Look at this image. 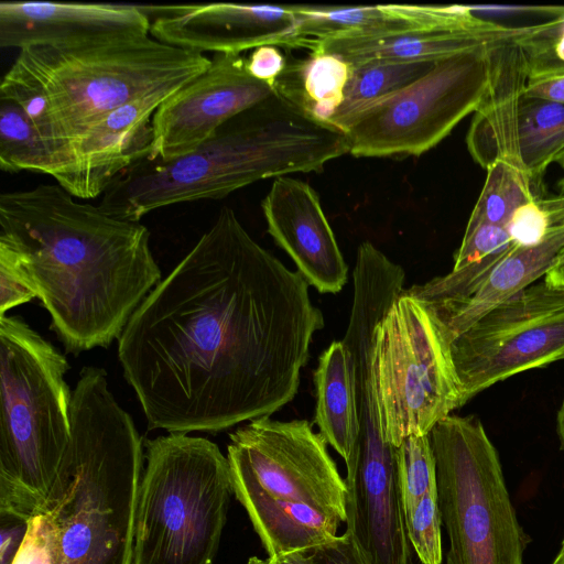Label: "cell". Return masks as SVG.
Segmentation results:
<instances>
[{"label":"cell","instance_id":"27","mask_svg":"<svg viewBox=\"0 0 564 564\" xmlns=\"http://www.w3.org/2000/svg\"><path fill=\"white\" fill-rule=\"evenodd\" d=\"M486 171L485 184L466 228L479 224L506 227L517 208L541 198L522 167L507 161H496Z\"/></svg>","mask_w":564,"mask_h":564},{"label":"cell","instance_id":"36","mask_svg":"<svg viewBox=\"0 0 564 564\" xmlns=\"http://www.w3.org/2000/svg\"><path fill=\"white\" fill-rule=\"evenodd\" d=\"M29 520L12 513H0V564H12L28 532Z\"/></svg>","mask_w":564,"mask_h":564},{"label":"cell","instance_id":"44","mask_svg":"<svg viewBox=\"0 0 564 564\" xmlns=\"http://www.w3.org/2000/svg\"><path fill=\"white\" fill-rule=\"evenodd\" d=\"M560 564H564V561L562 563H560Z\"/></svg>","mask_w":564,"mask_h":564},{"label":"cell","instance_id":"17","mask_svg":"<svg viewBox=\"0 0 564 564\" xmlns=\"http://www.w3.org/2000/svg\"><path fill=\"white\" fill-rule=\"evenodd\" d=\"M151 19L144 8L1 1L0 46L67 45L89 41L150 34Z\"/></svg>","mask_w":564,"mask_h":564},{"label":"cell","instance_id":"25","mask_svg":"<svg viewBox=\"0 0 564 564\" xmlns=\"http://www.w3.org/2000/svg\"><path fill=\"white\" fill-rule=\"evenodd\" d=\"M518 143L522 165L535 194L541 197L543 175L564 151V104L523 95Z\"/></svg>","mask_w":564,"mask_h":564},{"label":"cell","instance_id":"26","mask_svg":"<svg viewBox=\"0 0 564 564\" xmlns=\"http://www.w3.org/2000/svg\"><path fill=\"white\" fill-rule=\"evenodd\" d=\"M434 64L435 62L424 61H370L351 65V74L345 87L343 102L328 123L337 128L339 122L354 112L424 76Z\"/></svg>","mask_w":564,"mask_h":564},{"label":"cell","instance_id":"10","mask_svg":"<svg viewBox=\"0 0 564 564\" xmlns=\"http://www.w3.org/2000/svg\"><path fill=\"white\" fill-rule=\"evenodd\" d=\"M375 355L383 432L393 447L429 434L460 408L438 332L425 306L405 289L377 326Z\"/></svg>","mask_w":564,"mask_h":564},{"label":"cell","instance_id":"38","mask_svg":"<svg viewBox=\"0 0 564 564\" xmlns=\"http://www.w3.org/2000/svg\"><path fill=\"white\" fill-rule=\"evenodd\" d=\"M524 95L564 104V75L529 79Z\"/></svg>","mask_w":564,"mask_h":564},{"label":"cell","instance_id":"30","mask_svg":"<svg viewBox=\"0 0 564 564\" xmlns=\"http://www.w3.org/2000/svg\"><path fill=\"white\" fill-rule=\"evenodd\" d=\"M441 525L436 486L405 512L406 535L412 551L422 564L443 562Z\"/></svg>","mask_w":564,"mask_h":564},{"label":"cell","instance_id":"15","mask_svg":"<svg viewBox=\"0 0 564 564\" xmlns=\"http://www.w3.org/2000/svg\"><path fill=\"white\" fill-rule=\"evenodd\" d=\"M167 97L139 98L101 117L62 150L52 177L76 198L102 195L123 171L150 155L152 117Z\"/></svg>","mask_w":564,"mask_h":564},{"label":"cell","instance_id":"18","mask_svg":"<svg viewBox=\"0 0 564 564\" xmlns=\"http://www.w3.org/2000/svg\"><path fill=\"white\" fill-rule=\"evenodd\" d=\"M292 7L299 35L313 40L421 31L500 32L508 28L475 14L466 6Z\"/></svg>","mask_w":564,"mask_h":564},{"label":"cell","instance_id":"19","mask_svg":"<svg viewBox=\"0 0 564 564\" xmlns=\"http://www.w3.org/2000/svg\"><path fill=\"white\" fill-rule=\"evenodd\" d=\"M513 39L489 45L490 84L466 137L470 155L486 170L496 161L524 170L519 155L518 123L529 74L525 55Z\"/></svg>","mask_w":564,"mask_h":564},{"label":"cell","instance_id":"1","mask_svg":"<svg viewBox=\"0 0 564 564\" xmlns=\"http://www.w3.org/2000/svg\"><path fill=\"white\" fill-rule=\"evenodd\" d=\"M308 285L224 206L118 339L149 430L216 433L291 402L324 327Z\"/></svg>","mask_w":564,"mask_h":564},{"label":"cell","instance_id":"3","mask_svg":"<svg viewBox=\"0 0 564 564\" xmlns=\"http://www.w3.org/2000/svg\"><path fill=\"white\" fill-rule=\"evenodd\" d=\"M346 153L349 144L340 129L313 118L275 90L226 121L193 152L135 162L105 191L99 206L139 221L158 208L220 199L264 178L319 172Z\"/></svg>","mask_w":564,"mask_h":564},{"label":"cell","instance_id":"34","mask_svg":"<svg viewBox=\"0 0 564 564\" xmlns=\"http://www.w3.org/2000/svg\"><path fill=\"white\" fill-rule=\"evenodd\" d=\"M34 297H37L36 291L17 259L0 248V316Z\"/></svg>","mask_w":564,"mask_h":564},{"label":"cell","instance_id":"42","mask_svg":"<svg viewBox=\"0 0 564 564\" xmlns=\"http://www.w3.org/2000/svg\"><path fill=\"white\" fill-rule=\"evenodd\" d=\"M246 564H271L269 557L260 558L258 556L250 557Z\"/></svg>","mask_w":564,"mask_h":564},{"label":"cell","instance_id":"6","mask_svg":"<svg viewBox=\"0 0 564 564\" xmlns=\"http://www.w3.org/2000/svg\"><path fill=\"white\" fill-rule=\"evenodd\" d=\"M64 355L20 316H0V513L45 510L70 440Z\"/></svg>","mask_w":564,"mask_h":564},{"label":"cell","instance_id":"16","mask_svg":"<svg viewBox=\"0 0 564 564\" xmlns=\"http://www.w3.org/2000/svg\"><path fill=\"white\" fill-rule=\"evenodd\" d=\"M261 207L268 232L307 283L321 293L340 292L348 265L315 189L301 180L281 176L273 181Z\"/></svg>","mask_w":564,"mask_h":564},{"label":"cell","instance_id":"37","mask_svg":"<svg viewBox=\"0 0 564 564\" xmlns=\"http://www.w3.org/2000/svg\"><path fill=\"white\" fill-rule=\"evenodd\" d=\"M311 564H365L351 540L343 533L311 551Z\"/></svg>","mask_w":564,"mask_h":564},{"label":"cell","instance_id":"9","mask_svg":"<svg viewBox=\"0 0 564 564\" xmlns=\"http://www.w3.org/2000/svg\"><path fill=\"white\" fill-rule=\"evenodd\" d=\"M490 44L435 62L412 84L339 122L349 153L417 156L438 144L482 101L490 84Z\"/></svg>","mask_w":564,"mask_h":564},{"label":"cell","instance_id":"8","mask_svg":"<svg viewBox=\"0 0 564 564\" xmlns=\"http://www.w3.org/2000/svg\"><path fill=\"white\" fill-rule=\"evenodd\" d=\"M429 438L449 541L445 564H523L529 536L509 496L499 455L476 415L438 421Z\"/></svg>","mask_w":564,"mask_h":564},{"label":"cell","instance_id":"29","mask_svg":"<svg viewBox=\"0 0 564 564\" xmlns=\"http://www.w3.org/2000/svg\"><path fill=\"white\" fill-rule=\"evenodd\" d=\"M398 477L405 512L436 488V467L429 434L412 435L394 447Z\"/></svg>","mask_w":564,"mask_h":564},{"label":"cell","instance_id":"24","mask_svg":"<svg viewBox=\"0 0 564 564\" xmlns=\"http://www.w3.org/2000/svg\"><path fill=\"white\" fill-rule=\"evenodd\" d=\"M351 68L338 56L313 52L304 59H288L274 88L313 118L328 123L343 102Z\"/></svg>","mask_w":564,"mask_h":564},{"label":"cell","instance_id":"7","mask_svg":"<svg viewBox=\"0 0 564 564\" xmlns=\"http://www.w3.org/2000/svg\"><path fill=\"white\" fill-rule=\"evenodd\" d=\"M144 445L133 564H213L234 495L227 456L187 434Z\"/></svg>","mask_w":564,"mask_h":564},{"label":"cell","instance_id":"5","mask_svg":"<svg viewBox=\"0 0 564 564\" xmlns=\"http://www.w3.org/2000/svg\"><path fill=\"white\" fill-rule=\"evenodd\" d=\"M69 417L70 440L45 507L58 527L59 564H133L145 454L104 369H82Z\"/></svg>","mask_w":564,"mask_h":564},{"label":"cell","instance_id":"22","mask_svg":"<svg viewBox=\"0 0 564 564\" xmlns=\"http://www.w3.org/2000/svg\"><path fill=\"white\" fill-rule=\"evenodd\" d=\"M520 26L500 32L421 31L388 36H338L313 40L310 52L340 57L356 65L370 61L437 62L476 47L516 37Z\"/></svg>","mask_w":564,"mask_h":564},{"label":"cell","instance_id":"20","mask_svg":"<svg viewBox=\"0 0 564 564\" xmlns=\"http://www.w3.org/2000/svg\"><path fill=\"white\" fill-rule=\"evenodd\" d=\"M563 251L564 223L553 225L536 246L513 245L463 301L438 310L425 307L444 347L489 310L544 278Z\"/></svg>","mask_w":564,"mask_h":564},{"label":"cell","instance_id":"31","mask_svg":"<svg viewBox=\"0 0 564 564\" xmlns=\"http://www.w3.org/2000/svg\"><path fill=\"white\" fill-rule=\"evenodd\" d=\"M513 246L503 226L479 224L466 228L459 248L454 256L452 270L486 260L502 258Z\"/></svg>","mask_w":564,"mask_h":564},{"label":"cell","instance_id":"12","mask_svg":"<svg viewBox=\"0 0 564 564\" xmlns=\"http://www.w3.org/2000/svg\"><path fill=\"white\" fill-rule=\"evenodd\" d=\"M228 462L269 496L346 520V485L327 442L307 420L249 421L229 435Z\"/></svg>","mask_w":564,"mask_h":564},{"label":"cell","instance_id":"2","mask_svg":"<svg viewBox=\"0 0 564 564\" xmlns=\"http://www.w3.org/2000/svg\"><path fill=\"white\" fill-rule=\"evenodd\" d=\"M0 248L17 259L74 355L119 339L161 281L144 225L82 203L57 183L0 195Z\"/></svg>","mask_w":564,"mask_h":564},{"label":"cell","instance_id":"35","mask_svg":"<svg viewBox=\"0 0 564 564\" xmlns=\"http://www.w3.org/2000/svg\"><path fill=\"white\" fill-rule=\"evenodd\" d=\"M288 58L278 46L264 45L252 51L247 58V69L257 79L274 87V83L286 67Z\"/></svg>","mask_w":564,"mask_h":564},{"label":"cell","instance_id":"33","mask_svg":"<svg viewBox=\"0 0 564 564\" xmlns=\"http://www.w3.org/2000/svg\"><path fill=\"white\" fill-rule=\"evenodd\" d=\"M539 199L525 203L517 208L506 225L514 246H536L544 240L552 227L549 215Z\"/></svg>","mask_w":564,"mask_h":564},{"label":"cell","instance_id":"41","mask_svg":"<svg viewBox=\"0 0 564 564\" xmlns=\"http://www.w3.org/2000/svg\"><path fill=\"white\" fill-rule=\"evenodd\" d=\"M556 433L560 441V448L564 451V399L556 413Z\"/></svg>","mask_w":564,"mask_h":564},{"label":"cell","instance_id":"39","mask_svg":"<svg viewBox=\"0 0 564 564\" xmlns=\"http://www.w3.org/2000/svg\"><path fill=\"white\" fill-rule=\"evenodd\" d=\"M269 560L271 564H311V551H294Z\"/></svg>","mask_w":564,"mask_h":564},{"label":"cell","instance_id":"40","mask_svg":"<svg viewBox=\"0 0 564 564\" xmlns=\"http://www.w3.org/2000/svg\"><path fill=\"white\" fill-rule=\"evenodd\" d=\"M543 280L549 284L564 288V251Z\"/></svg>","mask_w":564,"mask_h":564},{"label":"cell","instance_id":"43","mask_svg":"<svg viewBox=\"0 0 564 564\" xmlns=\"http://www.w3.org/2000/svg\"><path fill=\"white\" fill-rule=\"evenodd\" d=\"M563 561H564V539L561 543L560 551H558L556 557L554 558V561L552 562V564H560Z\"/></svg>","mask_w":564,"mask_h":564},{"label":"cell","instance_id":"32","mask_svg":"<svg viewBox=\"0 0 564 564\" xmlns=\"http://www.w3.org/2000/svg\"><path fill=\"white\" fill-rule=\"evenodd\" d=\"M58 527L47 510L34 514L12 564H59Z\"/></svg>","mask_w":564,"mask_h":564},{"label":"cell","instance_id":"28","mask_svg":"<svg viewBox=\"0 0 564 564\" xmlns=\"http://www.w3.org/2000/svg\"><path fill=\"white\" fill-rule=\"evenodd\" d=\"M0 169L52 175L50 152L34 124L20 106L0 99Z\"/></svg>","mask_w":564,"mask_h":564},{"label":"cell","instance_id":"21","mask_svg":"<svg viewBox=\"0 0 564 564\" xmlns=\"http://www.w3.org/2000/svg\"><path fill=\"white\" fill-rule=\"evenodd\" d=\"M234 495L245 508L268 557L312 551L335 538L341 522L317 509L275 499L229 463Z\"/></svg>","mask_w":564,"mask_h":564},{"label":"cell","instance_id":"13","mask_svg":"<svg viewBox=\"0 0 564 564\" xmlns=\"http://www.w3.org/2000/svg\"><path fill=\"white\" fill-rule=\"evenodd\" d=\"M275 93L254 78L240 54L216 53L208 68L169 96L152 117L150 159L196 150L226 121Z\"/></svg>","mask_w":564,"mask_h":564},{"label":"cell","instance_id":"14","mask_svg":"<svg viewBox=\"0 0 564 564\" xmlns=\"http://www.w3.org/2000/svg\"><path fill=\"white\" fill-rule=\"evenodd\" d=\"M150 34L166 44L198 52L240 54L264 45L310 51L297 33L292 6L209 3L158 7Z\"/></svg>","mask_w":564,"mask_h":564},{"label":"cell","instance_id":"11","mask_svg":"<svg viewBox=\"0 0 564 564\" xmlns=\"http://www.w3.org/2000/svg\"><path fill=\"white\" fill-rule=\"evenodd\" d=\"M445 349L459 406L509 377L564 360V288L532 283L481 315Z\"/></svg>","mask_w":564,"mask_h":564},{"label":"cell","instance_id":"4","mask_svg":"<svg viewBox=\"0 0 564 564\" xmlns=\"http://www.w3.org/2000/svg\"><path fill=\"white\" fill-rule=\"evenodd\" d=\"M212 58L151 34L19 50L0 99L22 108L56 169L62 150L101 117L132 100L171 96Z\"/></svg>","mask_w":564,"mask_h":564},{"label":"cell","instance_id":"23","mask_svg":"<svg viewBox=\"0 0 564 564\" xmlns=\"http://www.w3.org/2000/svg\"><path fill=\"white\" fill-rule=\"evenodd\" d=\"M314 384V423L346 464L358 448L359 423L351 359L343 340H334L319 356Z\"/></svg>","mask_w":564,"mask_h":564}]
</instances>
